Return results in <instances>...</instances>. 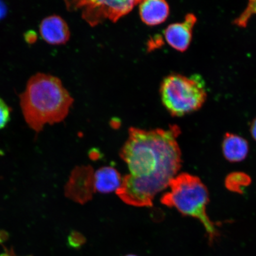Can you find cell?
Here are the masks:
<instances>
[{
    "mask_svg": "<svg viewBox=\"0 0 256 256\" xmlns=\"http://www.w3.org/2000/svg\"><path fill=\"white\" fill-rule=\"evenodd\" d=\"M19 98L26 122L37 132L46 124H53L65 120L74 102L62 80L41 72L28 80L25 90Z\"/></svg>",
    "mask_w": 256,
    "mask_h": 256,
    "instance_id": "cell-2",
    "label": "cell"
},
{
    "mask_svg": "<svg viewBox=\"0 0 256 256\" xmlns=\"http://www.w3.org/2000/svg\"><path fill=\"white\" fill-rule=\"evenodd\" d=\"M140 1H74L66 2L68 10L82 9V18L92 26L106 20L116 22L130 14Z\"/></svg>",
    "mask_w": 256,
    "mask_h": 256,
    "instance_id": "cell-5",
    "label": "cell"
},
{
    "mask_svg": "<svg viewBox=\"0 0 256 256\" xmlns=\"http://www.w3.org/2000/svg\"><path fill=\"white\" fill-rule=\"evenodd\" d=\"M139 9L140 18L143 23L150 26L164 23L170 14L168 3L164 0L140 1Z\"/></svg>",
    "mask_w": 256,
    "mask_h": 256,
    "instance_id": "cell-9",
    "label": "cell"
},
{
    "mask_svg": "<svg viewBox=\"0 0 256 256\" xmlns=\"http://www.w3.org/2000/svg\"><path fill=\"white\" fill-rule=\"evenodd\" d=\"M180 128L145 130L130 128L120 156L130 174L124 176L116 194L124 203L151 206L156 194L169 186L181 168L177 138Z\"/></svg>",
    "mask_w": 256,
    "mask_h": 256,
    "instance_id": "cell-1",
    "label": "cell"
},
{
    "mask_svg": "<svg viewBox=\"0 0 256 256\" xmlns=\"http://www.w3.org/2000/svg\"><path fill=\"white\" fill-rule=\"evenodd\" d=\"M248 144L243 138L235 134L226 133L222 143L223 154L230 162H240L247 156Z\"/></svg>",
    "mask_w": 256,
    "mask_h": 256,
    "instance_id": "cell-11",
    "label": "cell"
},
{
    "mask_svg": "<svg viewBox=\"0 0 256 256\" xmlns=\"http://www.w3.org/2000/svg\"><path fill=\"white\" fill-rule=\"evenodd\" d=\"M94 191L108 194L120 190L123 179L116 168L106 166L98 170L94 174Z\"/></svg>",
    "mask_w": 256,
    "mask_h": 256,
    "instance_id": "cell-10",
    "label": "cell"
},
{
    "mask_svg": "<svg viewBox=\"0 0 256 256\" xmlns=\"http://www.w3.org/2000/svg\"><path fill=\"white\" fill-rule=\"evenodd\" d=\"M254 14H256V0H251L242 14L234 20L233 24L240 28H246L250 19Z\"/></svg>",
    "mask_w": 256,
    "mask_h": 256,
    "instance_id": "cell-13",
    "label": "cell"
},
{
    "mask_svg": "<svg viewBox=\"0 0 256 256\" xmlns=\"http://www.w3.org/2000/svg\"><path fill=\"white\" fill-rule=\"evenodd\" d=\"M11 108L0 98V130L3 129L10 120Z\"/></svg>",
    "mask_w": 256,
    "mask_h": 256,
    "instance_id": "cell-14",
    "label": "cell"
},
{
    "mask_svg": "<svg viewBox=\"0 0 256 256\" xmlns=\"http://www.w3.org/2000/svg\"><path fill=\"white\" fill-rule=\"evenodd\" d=\"M40 32L42 39L53 46L65 44L70 38L68 24L60 16L56 14L48 16L42 20Z\"/></svg>",
    "mask_w": 256,
    "mask_h": 256,
    "instance_id": "cell-8",
    "label": "cell"
},
{
    "mask_svg": "<svg viewBox=\"0 0 256 256\" xmlns=\"http://www.w3.org/2000/svg\"><path fill=\"white\" fill-rule=\"evenodd\" d=\"M24 37L26 42L32 44L37 40L38 35L36 32L33 30H28L24 34Z\"/></svg>",
    "mask_w": 256,
    "mask_h": 256,
    "instance_id": "cell-16",
    "label": "cell"
},
{
    "mask_svg": "<svg viewBox=\"0 0 256 256\" xmlns=\"http://www.w3.org/2000/svg\"><path fill=\"white\" fill-rule=\"evenodd\" d=\"M94 177V172L91 167L76 168L66 186V196L80 204L90 200L95 192Z\"/></svg>",
    "mask_w": 256,
    "mask_h": 256,
    "instance_id": "cell-6",
    "label": "cell"
},
{
    "mask_svg": "<svg viewBox=\"0 0 256 256\" xmlns=\"http://www.w3.org/2000/svg\"><path fill=\"white\" fill-rule=\"evenodd\" d=\"M8 6L4 2L0 1V20L4 19L8 14Z\"/></svg>",
    "mask_w": 256,
    "mask_h": 256,
    "instance_id": "cell-17",
    "label": "cell"
},
{
    "mask_svg": "<svg viewBox=\"0 0 256 256\" xmlns=\"http://www.w3.org/2000/svg\"><path fill=\"white\" fill-rule=\"evenodd\" d=\"M250 128L252 136L256 142V118L252 121Z\"/></svg>",
    "mask_w": 256,
    "mask_h": 256,
    "instance_id": "cell-18",
    "label": "cell"
},
{
    "mask_svg": "<svg viewBox=\"0 0 256 256\" xmlns=\"http://www.w3.org/2000/svg\"><path fill=\"white\" fill-rule=\"evenodd\" d=\"M86 242V238L81 233L72 232L68 238V243L72 248H78Z\"/></svg>",
    "mask_w": 256,
    "mask_h": 256,
    "instance_id": "cell-15",
    "label": "cell"
},
{
    "mask_svg": "<svg viewBox=\"0 0 256 256\" xmlns=\"http://www.w3.org/2000/svg\"><path fill=\"white\" fill-rule=\"evenodd\" d=\"M251 178L244 172H234L227 176L225 184L228 190L242 194L244 188L251 184Z\"/></svg>",
    "mask_w": 256,
    "mask_h": 256,
    "instance_id": "cell-12",
    "label": "cell"
},
{
    "mask_svg": "<svg viewBox=\"0 0 256 256\" xmlns=\"http://www.w3.org/2000/svg\"><path fill=\"white\" fill-rule=\"evenodd\" d=\"M169 186L170 191L163 195L162 203L169 208H175L182 215L199 220L212 242L218 232L215 224L207 215L209 193L200 179L184 172L176 176Z\"/></svg>",
    "mask_w": 256,
    "mask_h": 256,
    "instance_id": "cell-3",
    "label": "cell"
},
{
    "mask_svg": "<svg viewBox=\"0 0 256 256\" xmlns=\"http://www.w3.org/2000/svg\"><path fill=\"white\" fill-rule=\"evenodd\" d=\"M137 256L133 255V254H129V255H126V256Z\"/></svg>",
    "mask_w": 256,
    "mask_h": 256,
    "instance_id": "cell-20",
    "label": "cell"
},
{
    "mask_svg": "<svg viewBox=\"0 0 256 256\" xmlns=\"http://www.w3.org/2000/svg\"><path fill=\"white\" fill-rule=\"evenodd\" d=\"M160 92L162 104L174 117L184 116L200 110L207 98L206 83L198 74L169 75L162 80Z\"/></svg>",
    "mask_w": 256,
    "mask_h": 256,
    "instance_id": "cell-4",
    "label": "cell"
},
{
    "mask_svg": "<svg viewBox=\"0 0 256 256\" xmlns=\"http://www.w3.org/2000/svg\"><path fill=\"white\" fill-rule=\"evenodd\" d=\"M0 256H16L14 252H4V254H2Z\"/></svg>",
    "mask_w": 256,
    "mask_h": 256,
    "instance_id": "cell-19",
    "label": "cell"
},
{
    "mask_svg": "<svg viewBox=\"0 0 256 256\" xmlns=\"http://www.w3.org/2000/svg\"><path fill=\"white\" fill-rule=\"evenodd\" d=\"M196 22V16L188 14L183 22L168 26L164 31V36L169 46L179 52L186 50L190 46Z\"/></svg>",
    "mask_w": 256,
    "mask_h": 256,
    "instance_id": "cell-7",
    "label": "cell"
}]
</instances>
